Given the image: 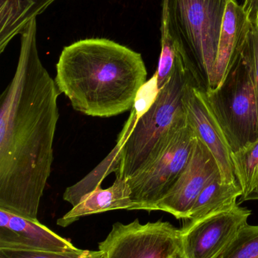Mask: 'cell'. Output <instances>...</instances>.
<instances>
[{"label":"cell","instance_id":"6da1fadb","mask_svg":"<svg viewBox=\"0 0 258 258\" xmlns=\"http://www.w3.org/2000/svg\"><path fill=\"white\" fill-rule=\"evenodd\" d=\"M36 33L34 19L21 34L16 70L0 98V209L30 219H37L51 174L61 95Z\"/></svg>","mask_w":258,"mask_h":258},{"label":"cell","instance_id":"7a4b0ae2","mask_svg":"<svg viewBox=\"0 0 258 258\" xmlns=\"http://www.w3.org/2000/svg\"><path fill=\"white\" fill-rule=\"evenodd\" d=\"M56 86L74 110L109 118L131 110L147 83L140 53L105 38L65 46L56 64Z\"/></svg>","mask_w":258,"mask_h":258},{"label":"cell","instance_id":"3957f363","mask_svg":"<svg viewBox=\"0 0 258 258\" xmlns=\"http://www.w3.org/2000/svg\"><path fill=\"white\" fill-rule=\"evenodd\" d=\"M200 84L204 83L195 63L187 52L183 53L149 108L140 116L131 110L116 147L84 177L86 185L95 189L113 172L116 177L127 180L149 163L171 137L187 123L185 95L191 86Z\"/></svg>","mask_w":258,"mask_h":258},{"label":"cell","instance_id":"277c9868","mask_svg":"<svg viewBox=\"0 0 258 258\" xmlns=\"http://www.w3.org/2000/svg\"><path fill=\"white\" fill-rule=\"evenodd\" d=\"M232 0H162V15L195 63L207 88Z\"/></svg>","mask_w":258,"mask_h":258},{"label":"cell","instance_id":"5b68a950","mask_svg":"<svg viewBox=\"0 0 258 258\" xmlns=\"http://www.w3.org/2000/svg\"><path fill=\"white\" fill-rule=\"evenodd\" d=\"M208 101L233 153L258 139L255 92L249 68L242 54L222 83L206 89Z\"/></svg>","mask_w":258,"mask_h":258},{"label":"cell","instance_id":"8992f818","mask_svg":"<svg viewBox=\"0 0 258 258\" xmlns=\"http://www.w3.org/2000/svg\"><path fill=\"white\" fill-rule=\"evenodd\" d=\"M196 138L188 121L149 163L127 179L134 204L132 211L156 210L186 166Z\"/></svg>","mask_w":258,"mask_h":258},{"label":"cell","instance_id":"52a82bcc","mask_svg":"<svg viewBox=\"0 0 258 258\" xmlns=\"http://www.w3.org/2000/svg\"><path fill=\"white\" fill-rule=\"evenodd\" d=\"M180 230L166 221L114 224L98 244L103 258H173L180 254Z\"/></svg>","mask_w":258,"mask_h":258},{"label":"cell","instance_id":"ba28073f","mask_svg":"<svg viewBox=\"0 0 258 258\" xmlns=\"http://www.w3.org/2000/svg\"><path fill=\"white\" fill-rule=\"evenodd\" d=\"M251 211L236 204L232 209L189 222L180 230L181 258H215L248 224Z\"/></svg>","mask_w":258,"mask_h":258},{"label":"cell","instance_id":"9c48e42d","mask_svg":"<svg viewBox=\"0 0 258 258\" xmlns=\"http://www.w3.org/2000/svg\"><path fill=\"white\" fill-rule=\"evenodd\" d=\"M219 174L215 156L197 137L186 166L169 192L157 203L154 211L168 212L177 219L188 220L201 191Z\"/></svg>","mask_w":258,"mask_h":258},{"label":"cell","instance_id":"30bf717a","mask_svg":"<svg viewBox=\"0 0 258 258\" xmlns=\"http://www.w3.org/2000/svg\"><path fill=\"white\" fill-rule=\"evenodd\" d=\"M185 107L189 123L215 156L224 183H238L232 161L231 147L214 113L206 95L204 84L192 86L185 95Z\"/></svg>","mask_w":258,"mask_h":258},{"label":"cell","instance_id":"8fae6325","mask_svg":"<svg viewBox=\"0 0 258 258\" xmlns=\"http://www.w3.org/2000/svg\"><path fill=\"white\" fill-rule=\"evenodd\" d=\"M0 248L56 253L74 252L79 248L39 222L0 209Z\"/></svg>","mask_w":258,"mask_h":258},{"label":"cell","instance_id":"7c38bea8","mask_svg":"<svg viewBox=\"0 0 258 258\" xmlns=\"http://www.w3.org/2000/svg\"><path fill=\"white\" fill-rule=\"evenodd\" d=\"M251 22L242 5L236 0L229 3L224 15L218 56L208 89H215L225 80L242 54Z\"/></svg>","mask_w":258,"mask_h":258},{"label":"cell","instance_id":"4fadbf2b","mask_svg":"<svg viewBox=\"0 0 258 258\" xmlns=\"http://www.w3.org/2000/svg\"><path fill=\"white\" fill-rule=\"evenodd\" d=\"M133 206L131 189L127 179L117 177L110 187L102 189L101 186H97L82 197L71 210L58 219L57 224L67 227L83 217L121 209L132 211Z\"/></svg>","mask_w":258,"mask_h":258},{"label":"cell","instance_id":"5bb4252c","mask_svg":"<svg viewBox=\"0 0 258 258\" xmlns=\"http://www.w3.org/2000/svg\"><path fill=\"white\" fill-rule=\"evenodd\" d=\"M56 0H0V53Z\"/></svg>","mask_w":258,"mask_h":258},{"label":"cell","instance_id":"9a60e30c","mask_svg":"<svg viewBox=\"0 0 258 258\" xmlns=\"http://www.w3.org/2000/svg\"><path fill=\"white\" fill-rule=\"evenodd\" d=\"M242 195L239 183H224L219 174L201 191L189 212L188 220L195 222L212 214L232 209L238 204L237 199Z\"/></svg>","mask_w":258,"mask_h":258},{"label":"cell","instance_id":"2e32d148","mask_svg":"<svg viewBox=\"0 0 258 258\" xmlns=\"http://www.w3.org/2000/svg\"><path fill=\"white\" fill-rule=\"evenodd\" d=\"M233 169L242 190L241 202L258 200V139L232 153Z\"/></svg>","mask_w":258,"mask_h":258},{"label":"cell","instance_id":"e0dca14e","mask_svg":"<svg viewBox=\"0 0 258 258\" xmlns=\"http://www.w3.org/2000/svg\"><path fill=\"white\" fill-rule=\"evenodd\" d=\"M161 50L159 65L156 74L157 76L158 87L160 89L168 83L172 75L179 57L186 52L180 39L177 37L168 20L162 15L161 20Z\"/></svg>","mask_w":258,"mask_h":258},{"label":"cell","instance_id":"ac0fdd59","mask_svg":"<svg viewBox=\"0 0 258 258\" xmlns=\"http://www.w3.org/2000/svg\"><path fill=\"white\" fill-rule=\"evenodd\" d=\"M215 258H258V225H245Z\"/></svg>","mask_w":258,"mask_h":258},{"label":"cell","instance_id":"d6986e66","mask_svg":"<svg viewBox=\"0 0 258 258\" xmlns=\"http://www.w3.org/2000/svg\"><path fill=\"white\" fill-rule=\"evenodd\" d=\"M0 258H103L101 251L78 250L74 252L56 253L17 248H0Z\"/></svg>","mask_w":258,"mask_h":258},{"label":"cell","instance_id":"ffe728a7","mask_svg":"<svg viewBox=\"0 0 258 258\" xmlns=\"http://www.w3.org/2000/svg\"><path fill=\"white\" fill-rule=\"evenodd\" d=\"M242 56L249 68L255 92L258 114V29L254 23H251L242 49Z\"/></svg>","mask_w":258,"mask_h":258},{"label":"cell","instance_id":"44dd1931","mask_svg":"<svg viewBox=\"0 0 258 258\" xmlns=\"http://www.w3.org/2000/svg\"><path fill=\"white\" fill-rule=\"evenodd\" d=\"M242 6L251 22H254L258 13V0H242Z\"/></svg>","mask_w":258,"mask_h":258},{"label":"cell","instance_id":"7402d4cb","mask_svg":"<svg viewBox=\"0 0 258 258\" xmlns=\"http://www.w3.org/2000/svg\"><path fill=\"white\" fill-rule=\"evenodd\" d=\"M251 23H254V24H255L256 27H257V29H258V13H257V16H256V18H255V20H254V22H251Z\"/></svg>","mask_w":258,"mask_h":258},{"label":"cell","instance_id":"603a6c76","mask_svg":"<svg viewBox=\"0 0 258 258\" xmlns=\"http://www.w3.org/2000/svg\"><path fill=\"white\" fill-rule=\"evenodd\" d=\"M173 258H181V257H180V254H178V255L175 256V257Z\"/></svg>","mask_w":258,"mask_h":258}]
</instances>
